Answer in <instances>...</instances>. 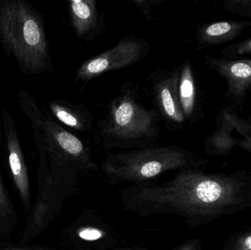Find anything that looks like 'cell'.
<instances>
[{"mask_svg": "<svg viewBox=\"0 0 251 250\" xmlns=\"http://www.w3.org/2000/svg\"><path fill=\"white\" fill-rule=\"evenodd\" d=\"M160 120L157 111L143 102L138 85L125 84L99 121L94 142L103 151L153 145L160 136Z\"/></svg>", "mask_w": 251, "mask_h": 250, "instance_id": "cell-1", "label": "cell"}, {"mask_svg": "<svg viewBox=\"0 0 251 250\" xmlns=\"http://www.w3.org/2000/svg\"><path fill=\"white\" fill-rule=\"evenodd\" d=\"M17 100L30 123L32 133L39 137L45 149L54 189L59 182L67 180L78 172L88 174L99 170L93 160L89 144L56 121L25 90L19 91Z\"/></svg>", "mask_w": 251, "mask_h": 250, "instance_id": "cell-2", "label": "cell"}, {"mask_svg": "<svg viewBox=\"0 0 251 250\" xmlns=\"http://www.w3.org/2000/svg\"><path fill=\"white\" fill-rule=\"evenodd\" d=\"M0 45L25 74L54 71L44 16L26 0L0 1Z\"/></svg>", "mask_w": 251, "mask_h": 250, "instance_id": "cell-3", "label": "cell"}, {"mask_svg": "<svg viewBox=\"0 0 251 250\" xmlns=\"http://www.w3.org/2000/svg\"><path fill=\"white\" fill-rule=\"evenodd\" d=\"M200 164L194 154L177 145H153L107 154L102 170L113 183L143 184L166 172L192 169Z\"/></svg>", "mask_w": 251, "mask_h": 250, "instance_id": "cell-4", "label": "cell"}, {"mask_svg": "<svg viewBox=\"0 0 251 250\" xmlns=\"http://www.w3.org/2000/svg\"><path fill=\"white\" fill-rule=\"evenodd\" d=\"M151 45L143 38L124 37L115 46L85 60L76 70L75 82L85 87L91 80L107 72L121 70L146 57Z\"/></svg>", "mask_w": 251, "mask_h": 250, "instance_id": "cell-5", "label": "cell"}, {"mask_svg": "<svg viewBox=\"0 0 251 250\" xmlns=\"http://www.w3.org/2000/svg\"><path fill=\"white\" fill-rule=\"evenodd\" d=\"M180 73L181 66H178L171 70H156L149 78L155 110L171 129H179L186 121L178 95Z\"/></svg>", "mask_w": 251, "mask_h": 250, "instance_id": "cell-6", "label": "cell"}, {"mask_svg": "<svg viewBox=\"0 0 251 250\" xmlns=\"http://www.w3.org/2000/svg\"><path fill=\"white\" fill-rule=\"evenodd\" d=\"M1 119L9 167L13 182L23 203L24 208L27 212L30 208V189L27 168L19 139V132L14 117L7 108H3Z\"/></svg>", "mask_w": 251, "mask_h": 250, "instance_id": "cell-7", "label": "cell"}, {"mask_svg": "<svg viewBox=\"0 0 251 250\" xmlns=\"http://www.w3.org/2000/svg\"><path fill=\"white\" fill-rule=\"evenodd\" d=\"M209 68L221 75L228 84L227 96L238 104L244 101L251 90V59H221L206 56Z\"/></svg>", "mask_w": 251, "mask_h": 250, "instance_id": "cell-8", "label": "cell"}, {"mask_svg": "<svg viewBox=\"0 0 251 250\" xmlns=\"http://www.w3.org/2000/svg\"><path fill=\"white\" fill-rule=\"evenodd\" d=\"M69 11L74 32L79 39L93 41L104 29V13L95 0H70Z\"/></svg>", "mask_w": 251, "mask_h": 250, "instance_id": "cell-9", "label": "cell"}, {"mask_svg": "<svg viewBox=\"0 0 251 250\" xmlns=\"http://www.w3.org/2000/svg\"><path fill=\"white\" fill-rule=\"evenodd\" d=\"M47 107L49 114L62 126L82 134L92 129L94 117L85 105L53 99L47 102Z\"/></svg>", "mask_w": 251, "mask_h": 250, "instance_id": "cell-10", "label": "cell"}, {"mask_svg": "<svg viewBox=\"0 0 251 250\" xmlns=\"http://www.w3.org/2000/svg\"><path fill=\"white\" fill-rule=\"evenodd\" d=\"M251 25V22H215L201 26L196 37L201 45H219L232 41Z\"/></svg>", "mask_w": 251, "mask_h": 250, "instance_id": "cell-11", "label": "cell"}, {"mask_svg": "<svg viewBox=\"0 0 251 250\" xmlns=\"http://www.w3.org/2000/svg\"><path fill=\"white\" fill-rule=\"evenodd\" d=\"M180 105L185 120H193L197 108V92L193 68L190 61L181 66L178 85Z\"/></svg>", "mask_w": 251, "mask_h": 250, "instance_id": "cell-12", "label": "cell"}, {"mask_svg": "<svg viewBox=\"0 0 251 250\" xmlns=\"http://www.w3.org/2000/svg\"><path fill=\"white\" fill-rule=\"evenodd\" d=\"M76 236L81 240L87 242H96L101 240L105 237L106 233L104 230L93 227V226H85L77 230Z\"/></svg>", "mask_w": 251, "mask_h": 250, "instance_id": "cell-13", "label": "cell"}, {"mask_svg": "<svg viewBox=\"0 0 251 250\" xmlns=\"http://www.w3.org/2000/svg\"><path fill=\"white\" fill-rule=\"evenodd\" d=\"M131 2L143 13L145 17L149 19H153L150 16L151 9L155 6L159 5L162 2V0H131Z\"/></svg>", "mask_w": 251, "mask_h": 250, "instance_id": "cell-14", "label": "cell"}, {"mask_svg": "<svg viewBox=\"0 0 251 250\" xmlns=\"http://www.w3.org/2000/svg\"><path fill=\"white\" fill-rule=\"evenodd\" d=\"M12 212H13V208L10 205L8 197L3 186L2 182L0 177V217H7L10 215Z\"/></svg>", "mask_w": 251, "mask_h": 250, "instance_id": "cell-15", "label": "cell"}, {"mask_svg": "<svg viewBox=\"0 0 251 250\" xmlns=\"http://www.w3.org/2000/svg\"><path fill=\"white\" fill-rule=\"evenodd\" d=\"M225 57H231L234 54H251V39L243 41L240 44L232 45L229 50L224 53Z\"/></svg>", "mask_w": 251, "mask_h": 250, "instance_id": "cell-16", "label": "cell"}, {"mask_svg": "<svg viewBox=\"0 0 251 250\" xmlns=\"http://www.w3.org/2000/svg\"><path fill=\"white\" fill-rule=\"evenodd\" d=\"M246 3L248 4L247 7H244L237 5L233 1H228L225 3V8L226 10L236 14L251 16V1H246Z\"/></svg>", "mask_w": 251, "mask_h": 250, "instance_id": "cell-17", "label": "cell"}, {"mask_svg": "<svg viewBox=\"0 0 251 250\" xmlns=\"http://www.w3.org/2000/svg\"><path fill=\"white\" fill-rule=\"evenodd\" d=\"M236 250H251V233L244 235L237 241Z\"/></svg>", "mask_w": 251, "mask_h": 250, "instance_id": "cell-18", "label": "cell"}, {"mask_svg": "<svg viewBox=\"0 0 251 250\" xmlns=\"http://www.w3.org/2000/svg\"><path fill=\"white\" fill-rule=\"evenodd\" d=\"M176 250H199V245L196 240H192Z\"/></svg>", "mask_w": 251, "mask_h": 250, "instance_id": "cell-19", "label": "cell"}, {"mask_svg": "<svg viewBox=\"0 0 251 250\" xmlns=\"http://www.w3.org/2000/svg\"><path fill=\"white\" fill-rule=\"evenodd\" d=\"M4 132H3V125H2V119H1V116L0 115V148L3 146L4 144Z\"/></svg>", "mask_w": 251, "mask_h": 250, "instance_id": "cell-20", "label": "cell"}, {"mask_svg": "<svg viewBox=\"0 0 251 250\" xmlns=\"http://www.w3.org/2000/svg\"><path fill=\"white\" fill-rule=\"evenodd\" d=\"M246 129H245L247 134L248 136L251 139V117L249 118V120L246 122Z\"/></svg>", "mask_w": 251, "mask_h": 250, "instance_id": "cell-21", "label": "cell"}, {"mask_svg": "<svg viewBox=\"0 0 251 250\" xmlns=\"http://www.w3.org/2000/svg\"><path fill=\"white\" fill-rule=\"evenodd\" d=\"M247 143H246V142H243V146L247 147V148H249V149H251V139L250 138H249V139H248Z\"/></svg>", "mask_w": 251, "mask_h": 250, "instance_id": "cell-22", "label": "cell"}, {"mask_svg": "<svg viewBox=\"0 0 251 250\" xmlns=\"http://www.w3.org/2000/svg\"><path fill=\"white\" fill-rule=\"evenodd\" d=\"M49 250L43 249H21V250Z\"/></svg>", "mask_w": 251, "mask_h": 250, "instance_id": "cell-23", "label": "cell"}]
</instances>
